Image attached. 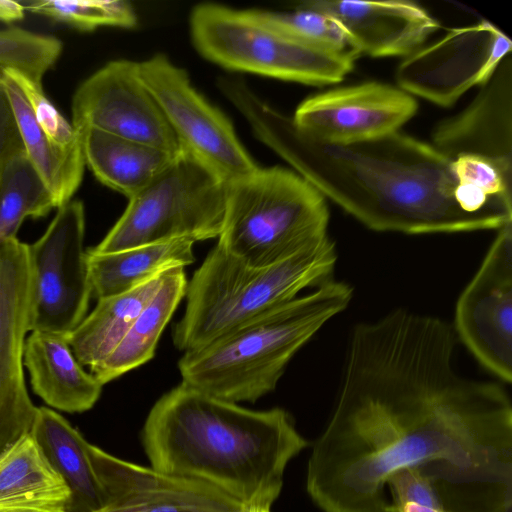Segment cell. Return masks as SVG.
Masks as SVG:
<instances>
[{"mask_svg": "<svg viewBox=\"0 0 512 512\" xmlns=\"http://www.w3.org/2000/svg\"><path fill=\"white\" fill-rule=\"evenodd\" d=\"M440 318L396 309L353 329L335 407L312 445L306 491L322 512H388L387 479L418 467L447 512H508L512 405L463 376Z\"/></svg>", "mask_w": 512, "mask_h": 512, "instance_id": "cell-1", "label": "cell"}, {"mask_svg": "<svg viewBox=\"0 0 512 512\" xmlns=\"http://www.w3.org/2000/svg\"><path fill=\"white\" fill-rule=\"evenodd\" d=\"M219 87L263 143L366 227L407 234L500 229L463 208L450 161L431 144L399 131L347 145L319 142L242 80L222 78Z\"/></svg>", "mask_w": 512, "mask_h": 512, "instance_id": "cell-2", "label": "cell"}, {"mask_svg": "<svg viewBox=\"0 0 512 512\" xmlns=\"http://www.w3.org/2000/svg\"><path fill=\"white\" fill-rule=\"evenodd\" d=\"M141 442L153 469L212 486L247 509L271 508L288 463L309 445L282 408L252 410L182 383L152 406Z\"/></svg>", "mask_w": 512, "mask_h": 512, "instance_id": "cell-3", "label": "cell"}, {"mask_svg": "<svg viewBox=\"0 0 512 512\" xmlns=\"http://www.w3.org/2000/svg\"><path fill=\"white\" fill-rule=\"evenodd\" d=\"M351 298L349 285L326 280L314 291L183 353L178 362L181 383L225 401L255 402L276 388L296 352Z\"/></svg>", "mask_w": 512, "mask_h": 512, "instance_id": "cell-4", "label": "cell"}, {"mask_svg": "<svg viewBox=\"0 0 512 512\" xmlns=\"http://www.w3.org/2000/svg\"><path fill=\"white\" fill-rule=\"evenodd\" d=\"M335 262L328 235L266 267L249 266L216 244L187 283L185 311L172 335L175 347L196 350L285 304L326 281Z\"/></svg>", "mask_w": 512, "mask_h": 512, "instance_id": "cell-5", "label": "cell"}, {"mask_svg": "<svg viewBox=\"0 0 512 512\" xmlns=\"http://www.w3.org/2000/svg\"><path fill=\"white\" fill-rule=\"evenodd\" d=\"M328 222L326 198L305 178L259 167L227 184L217 245L249 266L266 267L327 236Z\"/></svg>", "mask_w": 512, "mask_h": 512, "instance_id": "cell-6", "label": "cell"}, {"mask_svg": "<svg viewBox=\"0 0 512 512\" xmlns=\"http://www.w3.org/2000/svg\"><path fill=\"white\" fill-rule=\"evenodd\" d=\"M197 51L229 70L322 86L341 82L354 61L289 32L263 10L202 3L190 15Z\"/></svg>", "mask_w": 512, "mask_h": 512, "instance_id": "cell-7", "label": "cell"}, {"mask_svg": "<svg viewBox=\"0 0 512 512\" xmlns=\"http://www.w3.org/2000/svg\"><path fill=\"white\" fill-rule=\"evenodd\" d=\"M227 184L182 150L127 208L104 239L88 249L109 253L188 239L218 238L224 221Z\"/></svg>", "mask_w": 512, "mask_h": 512, "instance_id": "cell-8", "label": "cell"}, {"mask_svg": "<svg viewBox=\"0 0 512 512\" xmlns=\"http://www.w3.org/2000/svg\"><path fill=\"white\" fill-rule=\"evenodd\" d=\"M45 233L28 245L31 279L29 332L68 335L85 318L92 296L81 201L57 208Z\"/></svg>", "mask_w": 512, "mask_h": 512, "instance_id": "cell-9", "label": "cell"}, {"mask_svg": "<svg viewBox=\"0 0 512 512\" xmlns=\"http://www.w3.org/2000/svg\"><path fill=\"white\" fill-rule=\"evenodd\" d=\"M139 71L183 150L226 184L259 168L231 121L193 87L185 70L156 54L139 62Z\"/></svg>", "mask_w": 512, "mask_h": 512, "instance_id": "cell-10", "label": "cell"}, {"mask_svg": "<svg viewBox=\"0 0 512 512\" xmlns=\"http://www.w3.org/2000/svg\"><path fill=\"white\" fill-rule=\"evenodd\" d=\"M512 51L510 38L488 20L451 29L440 40L404 58L399 88L438 106H452L473 86H482Z\"/></svg>", "mask_w": 512, "mask_h": 512, "instance_id": "cell-11", "label": "cell"}, {"mask_svg": "<svg viewBox=\"0 0 512 512\" xmlns=\"http://www.w3.org/2000/svg\"><path fill=\"white\" fill-rule=\"evenodd\" d=\"M71 110L78 131L93 128L172 154L183 150L137 62L114 60L97 70L76 89Z\"/></svg>", "mask_w": 512, "mask_h": 512, "instance_id": "cell-12", "label": "cell"}, {"mask_svg": "<svg viewBox=\"0 0 512 512\" xmlns=\"http://www.w3.org/2000/svg\"><path fill=\"white\" fill-rule=\"evenodd\" d=\"M455 334L487 370L512 380V221L500 229L455 309Z\"/></svg>", "mask_w": 512, "mask_h": 512, "instance_id": "cell-13", "label": "cell"}, {"mask_svg": "<svg viewBox=\"0 0 512 512\" xmlns=\"http://www.w3.org/2000/svg\"><path fill=\"white\" fill-rule=\"evenodd\" d=\"M30 307L27 244L13 237L0 246V456L30 434L38 409L23 371Z\"/></svg>", "mask_w": 512, "mask_h": 512, "instance_id": "cell-14", "label": "cell"}, {"mask_svg": "<svg viewBox=\"0 0 512 512\" xmlns=\"http://www.w3.org/2000/svg\"><path fill=\"white\" fill-rule=\"evenodd\" d=\"M25 153L56 208L72 199L86 166L81 133L46 97L42 85L0 67Z\"/></svg>", "mask_w": 512, "mask_h": 512, "instance_id": "cell-15", "label": "cell"}, {"mask_svg": "<svg viewBox=\"0 0 512 512\" xmlns=\"http://www.w3.org/2000/svg\"><path fill=\"white\" fill-rule=\"evenodd\" d=\"M414 96L381 82H365L314 94L292 120L310 138L334 145L372 140L398 132L416 113Z\"/></svg>", "mask_w": 512, "mask_h": 512, "instance_id": "cell-16", "label": "cell"}, {"mask_svg": "<svg viewBox=\"0 0 512 512\" xmlns=\"http://www.w3.org/2000/svg\"><path fill=\"white\" fill-rule=\"evenodd\" d=\"M89 453L106 496L91 512H247L241 502L207 484L163 474L92 444Z\"/></svg>", "mask_w": 512, "mask_h": 512, "instance_id": "cell-17", "label": "cell"}, {"mask_svg": "<svg viewBox=\"0 0 512 512\" xmlns=\"http://www.w3.org/2000/svg\"><path fill=\"white\" fill-rule=\"evenodd\" d=\"M472 102L434 128L432 146L446 159L473 155L512 174V55L505 56Z\"/></svg>", "mask_w": 512, "mask_h": 512, "instance_id": "cell-18", "label": "cell"}, {"mask_svg": "<svg viewBox=\"0 0 512 512\" xmlns=\"http://www.w3.org/2000/svg\"><path fill=\"white\" fill-rule=\"evenodd\" d=\"M298 7L334 18L361 54L408 57L441 26L423 7L409 0H309Z\"/></svg>", "mask_w": 512, "mask_h": 512, "instance_id": "cell-19", "label": "cell"}, {"mask_svg": "<svg viewBox=\"0 0 512 512\" xmlns=\"http://www.w3.org/2000/svg\"><path fill=\"white\" fill-rule=\"evenodd\" d=\"M23 363L34 393L52 408L82 413L101 395L103 385L83 370L66 335L31 332L25 341Z\"/></svg>", "mask_w": 512, "mask_h": 512, "instance_id": "cell-20", "label": "cell"}, {"mask_svg": "<svg viewBox=\"0 0 512 512\" xmlns=\"http://www.w3.org/2000/svg\"><path fill=\"white\" fill-rule=\"evenodd\" d=\"M70 498L31 434L0 456V512H68Z\"/></svg>", "mask_w": 512, "mask_h": 512, "instance_id": "cell-21", "label": "cell"}, {"mask_svg": "<svg viewBox=\"0 0 512 512\" xmlns=\"http://www.w3.org/2000/svg\"><path fill=\"white\" fill-rule=\"evenodd\" d=\"M30 434L70 489L68 512H91L104 505L105 491L90 458V443L77 429L54 410L38 407Z\"/></svg>", "mask_w": 512, "mask_h": 512, "instance_id": "cell-22", "label": "cell"}, {"mask_svg": "<svg viewBox=\"0 0 512 512\" xmlns=\"http://www.w3.org/2000/svg\"><path fill=\"white\" fill-rule=\"evenodd\" d=\"M79 132L86 165L103 185L128 199L154 181L178 155L93 128Z\"/></svg>", "mask_w": 512, "mask_h": 512, "instance_id": "cell-23", "label": "cell"}, {"mask_svg": "<svg viewBox=\"0 0 512 512\" xmlns=\"http://www.w3.org/2000/svg\"><path fill=\"white\" fill-rule=\"evenodd\" d=\"M194 242L177 239L109 253L86 251L92 295L98 299L128 292L162 273L194 262Z\"/></svg>", "mask_w": 512, "mask_h": 512, "instance_id": "cell-24", "label": "cell"}, {"mask_svg": "<svg viewBox=\"0 0 512 512\" xmlns=\"http://www.w3.org/2000/svg\"><path fill=\"white\" fill-rule=\"evenodd\" d=\"M187 283L183 267L164 273L159 289L136 317L120 343L100 364L91 369L93 376L102 385L145 364L154 356L162 332L185 297Z\"/></svg>", "mask_w": 512, "mask_h": 512, "instance_id": "cell-25", "label": "cell"}, {"mask_svg": "<svg viewBox=\"0 0 512 512\" xmlns=\"http://www.w3.org/2000/svg\"><path fill=\"white\" fill-rule=\"evenodd\" d=\"M164 273L128 292L98 299L94 310L66 335L81 366L91 370L116 348L159 289Z\"/></svg>", "mask_w": 512, "mask_h": 512, "instance_id": "cell-26", "label": "cell"}, {"mask_svg": "<svg viewBox=\"0 0 512 512\" xmlns=\"http://www.w3.org/2000/svg\"><path fill=\"white\" fill-rule=\"evenodd\" d=\"M56 208L54 199L25 153L0 168V246L16 237L27 217L38 218Z\"/></svg>", "mask_w": 512, "mask_h": 512, "instance_id": "cell-27", "label": "cell"}, {"mask_svg": "<svg viewBox=\"0 0 512 512\" xmlns=\"http://www.w3.org/2000/svg\"><path fill=\"white\" fill-rule=\"evenodd\" d=\"M24 11L62 22L84 31L100 26L132 28L137 15L126 0H24L18 2Z\"/></svg>", "mask_w": 512, "mask_h": 512, "instance_id": "cell-28", "label": "cell"}, {"mask_svg": "<svg viewBox=\"0 0 512 512\" xmlns=\"http://www.w3.org/2000/svg\"><path fill=\"white\" fill-rule=\"evenodd\" d=\"M62 42L51 35L20 27L0 29V67L15 70L35 82L57 62Z\"/></svg>", "mask_w": 512, "mask_h": 512, "instance_id": "cell-29", "label": "cell"}, {"mask_svg": "<svg viewBox=\"0 0 512 512\" xmlns=\"http://www.w3.org/2000/svg\"><path fill=\"white\" fill-rule=\"evenodd\" d=\"M270 17L289 32L352 61L361 55L356 44L344 28L322 12L298 7L293 12H271Z\"/></svg>", "mask_w": 512, "mask_h": 512, "instance_id": "cell-30", "label": "cell"}, {"mask_svg": "<svg viewBox=\"0 0 512 512\" xmlns=\"http://www.w3.org/2000/svg\"><path fill=\"white\" fill-rule=\"evenodd\" d=\"M388 512H447L430 476L418 467H406L386 481Z\"/></svg>", "mask_w": 512, "mask_h": 512, "instance_id": "cell-31", "label": "cell"}, {"mask_svg": "<svg viewBox=\"0 0 512 512\" xmlns=\"http://www.w3.org/2000/svg\"><path fill=\"white\" fill-rule=\"evenodd\" d=\"M450 165L458 184L512 204V174L506 173L494 162L479 156L462 155L450 161Z\"/></svg>", "mask_w": 512, "mask_h": 512, "instance_id": "cell-32", "label": "cell"}, {"mask_svg": "<svg viewBox=\"0 0 512 512\" xmlns=\"http://www.w3.org/2000/svg\"><path fill=\"white\" fill-rule=\"evenodd\" d=\"M25 152L10 99L0 77V168L12 156Z\"/></svg>", "mask_w": 512, "mask_h": 512, "instance_id": "cell-33", "label": "cell"}, {"mask_svg": "<svg viewBox=\"0 0 512 512\" xmlns=\"http://www.w3.org/2000/svg\"><path fill=\"white\" fill-rule=\"evenodd\" d=\"M24 10L18 1L0 0V21L14 22L23 19Z\"/></svg>", "mask_w": 512, "mask_h": 512, "instance_id": "cell-34", "label": "cell"}, {"mask_svg": "<svg viewBox=\"0 0 512 512\" xmlns=\"http://www.w3.org/2000/svg\"><path fill=\"white\" fill-rule=\"evenodd\" d=\"M247 512H270V508L254 506L247 509Z\"/></svg>", "mask_w": 512, "mask_h": 512, "instance_id": "cell-35", "label": "cell"}]
</instances>
